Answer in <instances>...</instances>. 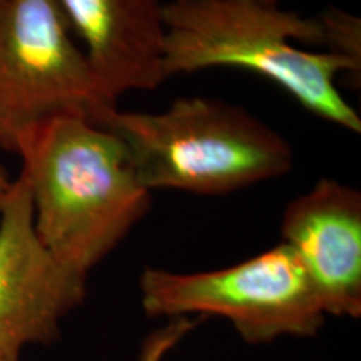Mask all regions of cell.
<instances>
[{
	"mask_svg": "<svg viewBox=\"0 0 361 361\" xmlns=\"http://www.w3.org/2000/svg\"><path fill=\"white\" fill-rule=\"evenodd\" d=\"M196 324L197 322H192L189 316L169 319V323L162 324L161 328L144 338L137 361H164L166 356L176 348V345H179V341L196 328Z\"/></svg>",
	"mask_w": 361,
	"mask_h": 361,
	"instance_id": "cell-10",
	"label": "cell"
},
{
	"mask_svg": "<svg viewBox=\"0 0 361 361\" xmlns=\"http://www.w3.org/2000/svg\"><path fill=\"white\" fill-rule=\"evenodd\" d=\"M171 2H184V0H171Z\"/></svg>",
	"mask_w": 361,
	"mask_h": 361,
	"instance_id": "cell-13",
	"label": "cell"
},
{
	"mask_svg": "<svg viewBox=\"0 0 361 361\" xmlns=\"http://www.w3.org/2000/svg\"><path fill=\"white\" fill-rule=\"evenodd\" d=\"M112 130L149 191L174 189L224 196L278 179L295 166V151L245 107L213 97H179L159 112L112 111Z\"/></svg>",
	"mask_w": 361,
	"mask_h": 361,
	"instance_id": "cell-3",
	"label": "cell"
},
{
	"mask_svg": "<svg viewBox=\"0 0 361 361\" xmlns=\"http://www.w3.org/2000/svg\"><path fill=\"white\" fill-rule=\"evenodd\" d=\"M87 279L62 268L34 229L20 178L0 202V361H20L32 343H51L61 322L84 301Z\"/></svg>",
	"mask_w": 361,
	"mask_h": 361,
	"instance_id": "cell-6",
	"label": "cell"
},
{
	"mask_svg": "<svg viewBox=\"0 0 361 361\" xmlns=\"http://www.w3.org/2000/svg\"><path fill=\"white\" fill-rule=\"evenodd\" d=\"M250 2H256V4H261V6H269V7H279V4L283 2V0H250Z\"/></svg>",
	"mask_w": 361,
	"mask_h": 361,
	"instance_id": "cell-12",
	"label": "cell"
},
{
	"mask_svg": "<svg viewBox=\"0 0 361 361\" xmlns=\"http://www.w3.org/2000/svg\"><path fill=\"white\" fill-rule=\"evenodd\" d=\"M323 32V49L361 67V20L345 8L326 6L318 13Z\"/></svg>",
	"mask_w": 361,
	"mask_h": 361,
	"instance_id": "cell-9",
	"label": "cell"
},
{
	"mask_svg": "<svg viewBox=\"0 0 361 361\" xmlns=\"http://www.w3.org/2000/svg\"><path fill=\"white\" fill-rule=\"evenodd\" d=\"M281 243L295 252L324 314L361 316V192L319 179L284 207Z\"/></svg>",
	"mask_w": 361,
	"mask_h": 361,
	"instance_id": "cell-7",
	"label": "cell"
},
{
	"mask_svg": "<svg viewBox=\"0 0 361 361\" xmlns=\"http://www.w3.org/2000/svg\"><path fill=\"white\" fill-rule=\"evenodd\" d=\"M19 156L39 241L62 268L84 279L151 207L152 192L124 144L101 124L57 119Z\"/></svg>",
	"mask_w": 361,
	"mask_h": 361,
	"instance_id": "cell-1",
	"label": "cell"
},
{
	"mask_svg": "<svg viewBox=\"0 0 361 361\" xmlns=\"http://www.w3.org/2000/svg\"><path fill=\"white\" fill-rule=\"evenodd\" d=\"M59 0H0V147L16 152L57 119L101 124L114 101Z\"/></svg>",
	"mask_w": 361,
	"mask_h": 361,
	"instance_id": "cell-4",
	"label": "cell"
},
{
	"mask_svg": "<svg viewBox=\"0 0 361 361\" xmlns=\"http://www.w3.org/2000/svg\"><path fill=\"white\" fill-rule=\"evenodd\" d=\"M106 92L154 90L164 75L161 0H59Z\"/></svg>",
	"mask_w": 361,
	"mask_h": 361,
	"instance_id": "cell-8",
	"label": "cell"
},
{
	"mask_svg": "<svg viewBox=\"0 0 361 361\" xmlns=\"http://www.w3.org/2000/svg\"><path fill=\"white\" fill-rule=\"evenodd\" d=\"M323 47L318 17H303L250 0H184L164 4V75L206 69L247 71L290 94L310 114L361 133V117L336 78L360 79L361 67Z\"/></svg>",
	"mask_w": 361,
	"mask_h": 361,
	"instance_id": "cell-2",
	"label": "cell"
},
{
	"mask_svg": "<svg viewBox=\"0 0 361 361\" xmlns=\"http://www.w3.org/2000/svg\"><path fill=\"white\" fill-rule=\"evenodd\" d=\"M139 290L147 316H221L251 345L279 336H314L326 316L300 259L283 243L223 269L146 268Z\"/></svg>",
	"mask_w": 361,
	"mask_h": 361,
	"instance_id": "cell-5",
	"label": "cell"
},
{
	"mask_svg": "<svg viewBox=\"0 0 361 361\" xmlns=\"http://www.w3.org/2000/svg\"><path fill=\"white\" fill-rule=\"evenodd\" d=\"M12 183H13V180L8 178L6 168H4L2 162H0V202L4 201V197L7 196V192L11 191Z\"/></svg>",
	"mask_w": 361,
	"mask_h": 361,
	"instance_id": "cell-11",
	"label": "cell"
}]
</instances>
